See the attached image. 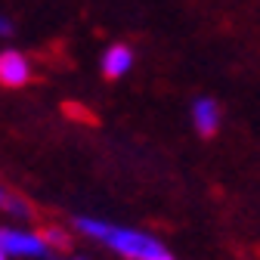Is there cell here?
Listing matches in <instances>:
<instances>
[{
  "label": "cell",
  "instance_id": "5b68a950",
  "mask_svg": "<svg viewBox=\"0 0 260 260\" xmlns=\"http://www.w3.org/2000/svg\"><path fill=\"white\" fill-rule=\"evenodd\" d=\"M134 62H137L134 47H127V44H112V47H106L100 65H103V75H106L109 81H118V78H124L130 69H134Z\"/></svg>",
  "mask_w": 260,
  "mask_h": 260
},
{
  "label": "cell",
  "instance_id": "52a82bcc",
  "mask_svg": "<svg viewBox=\"0 0 260 260\" xmlns=\"http://www.w3.org/2000/svg\"><path fill=\"white\" fill-rule=\"evenodd\" d=\"M4 208H7V211H10L13 217H19V220H28V214H31V211H28V205H25L22 199H13V195H7Z\"/></svg>",
  "mask_w": 260,
  "mask_h": 260
},
{
  "label": "cell",
  "instance_id": "8992f818",
  "mask_svg": "<svg viewBox=\"0 0 260 260\" xmlns=\"http://www.w3.org/2000/svg\"><path fill=\"white\" fill-rule=\"evenodd\" d=\"M44 239H47V245H50L53 251H62V248H69V245H72V239L65 236L62 230H56V226H53V230H47V233H44Z\"/></svg>",
  "mask_w": 260,
  "mask_h": 260
},
{
  "label": "cell",
  "instance_id": "7a4b0ae2",
  "mask_svg": "<svg viewBox=\"0 0 260 260\" xmlns=\"http://www.w3.org/2000/svg\"><path fill=\"white\" fill-rule=\"evenodd\" d=\"M0 251L7 257H25V260L53 257V248L47 245L44 233H31L22 226H0Z\"/></svg>",
  "mask_w": 260,
  "mask_h": 260
},
{
  "label": "cell",
  "instance_id": "6da1fadb",
  "mask_svg": "<svg viewBox=\"0 0 260 260\" xmlns=\"http://www.w3.org/2000/svg\"><path fill=\"white\" fill-rule=\"evenodd\" d=\"M78 233L106 245L109 251H115L124 260H174L171 251L165 248V242H158L155 236L134 230V226H124L115 220H103V217H90V214H78L75 217Z\"/></svg>",
  "mask_w": 260,
  "mask_h": 260
},
{
  "label": "cell",
  "instance_id": "8fae6325",
  "mask_svg": "<svg viewBox=\"0 0 260 260\" xmlns=\"http://www.w3.org/2000/svg\"><path fill=\"white\" fill-rule=\"evenodd\" d=\"M0 260H10V257H7V254H4V251H0Z\"/></svg>",
  "mask_w": 260,
  "mask_h": 260
},
{
  "label": "cell",
  "instance_id": "277c9868",
  "mask_svg": "<svg viewBox=\"0 0 260 260\" xmlns=\"http://www.w3.org/2000/svg\"><path fill=\"white\" fill-rule=\"evenodd\" d=\"M189 118H192V127L199 130L202 137H214L217 130H220V106L217 100H211V96H199V100L192 103L189 109Z\"/></svg>",
  "mask_w": 260,
  "mask_h": 260
},
{
  "label": "cell",
  "instance_id": "9c48e42d",
  "mask_svg": "<svg viewBox=\"0 0 260 260\" xmlns=\"http://www.w3.org/2000/svg\"><path fill=\"white\" fill-rule=\"evenodd\" d=\"M4 202H7V189L0 186V208H4Z\"/></svg>",
  "mask_w": 260,
  "mask_h": 260
},
{
  "label": "cell",
  "instance_id": "30bf717a",
  "mask_svg": "<svg viewBox=\"0 0 260 260\" xmlns=\"http://www.w3.org/2000/svg\"><path fill=\"white\" fill-rule=\"evenodd\" d=\"M65 260H87V257H81V254H69Z\"/></svg>",
  "mask_w": 260,
  "mask_h": 260
},
{
  "label": "cell",
  "instance_id": "ba28073f",
  "mask_svg": "<svg viewBox=\"0 0 260 260\" xmlns=\"http://www.w3.org/2000/svg\"><path fill=\"white\" fill-rule=\"evenodd\" d=\"M13 31H16V28H13V19H10V16H4V13H0V38H10Z\"/></svg>",
  "mask_w": 260,
  "mask_h": 260
},
{
  "label": "cell",
  "instance_id": "3957f363",
  "mask_svg": "<svg viewBox=\"0 0 260 260\" xmlns=\"http://www.w3.org/2000/svg\"><path fill=\"white\" fill-rule=\"evenodd\" d=\"M31 81V62L19 50H0V84L4 87H25Z\"/></svg>",
  "mask_w": 260,
  "mask_h": 260
}]
</instances>
